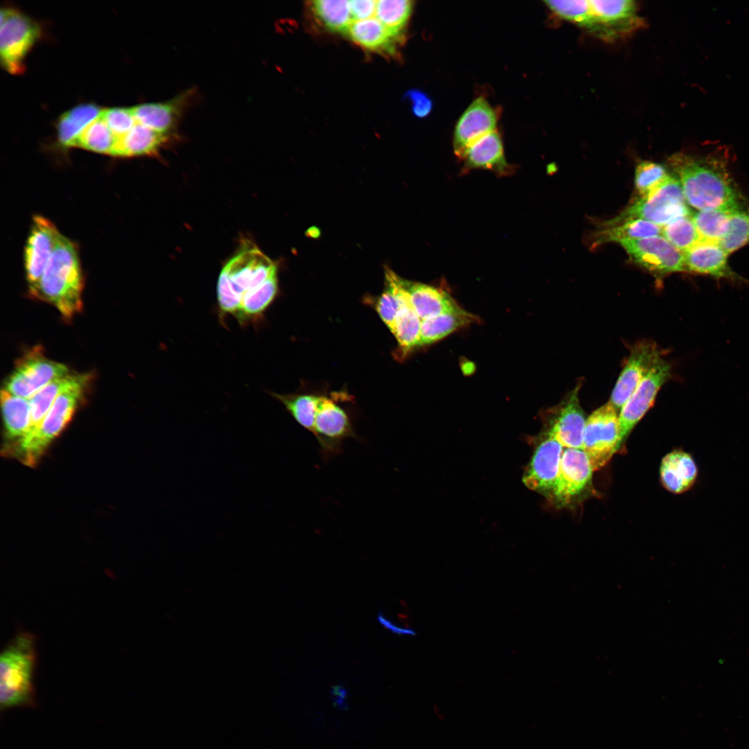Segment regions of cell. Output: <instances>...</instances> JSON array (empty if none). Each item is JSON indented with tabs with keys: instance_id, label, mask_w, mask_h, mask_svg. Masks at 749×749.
<instances>
[{
	"instance_id": "obj_1",
	"label": "cell",
	"mask_w": 749,
	"mask_h": 749,
	"mask_svg": "<svg viewBox=\"0 0 749 749\" xmlns=\"http://www.w3.org/2000/svg\"><path fill=\"white\" fill-rule=\"evenodd\" d=\"M670 162L687 204L698 211L740 208L739 194L720 162L681 154L672 156Z\"/></svg>"
},
{
	"instance_id": "obj_2",
	"label": "cell",
	"mask_w": 749,
	"mask_h": 749,
	"mask_svg": "<svg viewBox=\"0 0 749 749\" xmlns=\"http://www.w3.org/2000/svg\"><path fill=\"white\" fill-rule=\"evenodd\" d=\"M83 288L77 248L60 233L33 296L49 302L64 318L71 319L82 309Z\"/></svg>"
},
{
	"instance_id": "obj_3",
	"label": "cell",
	"mask_w": 749,
	"mask_h": 749,
	"mask_svg": "<svg viewBox=\"0 0 749 749\" xmlns=\"http://www.w3.org/2000/svg\"><path fill=\"white\" fill-rule=\"evenodd\" d=\"M277 273V265L257 248L244 250L231 259L221 270L217 282L220 318H234L243 298Z\"/></svg>"
},
{
	"instance_id": "obj_4",
	"label": "cell",
	"mask_w": 749,
	"mask_h": 749,
	"mask_svg": "<svg viewBox=\"0 0 749 749\" xmlns=\"http://www.w3.org/2000/svg\"><path fill=\"white\" fill-rule=\"evenodd\" d=\"M35 638L20 632L3 649L0 657L1 709L33 705Z\"/></svg>"
},
{
	"instance_id": "obj_5",
	"label": "cell",
	"mask_w": 749,
	"mask_h": 749,
	"mask_svg": "<svg viewBox=\"0 0 749 749\" xmlns=\"http://www.w3.org/2000/svg\"><path fill=\"white\" fill-rule=\"evenodd\" d=\"M92 378L90 373H83L78 382L58 396L40 427L17 442V451L25 464L33 465L51 442L70 422L84 399Z\"/></svg>"
},
{
	"instance_id": "obj_6",
	"label": "cell",
	"mask_w": 749,
	"mask_h": 749,
	"mask_svg": "<svg viewBox=\"0 0 749 749\" xmlns=\"http://www.w3.org/2000/svg\"><path fill=\"white\" fill-rule=\"evenodd\" d=\"M690 214L680 181L669 175L649 193L633 202L620 215L608 222L641 218L662 227Z\"/></svg>"
},
{
	"instance_id": "obj_7",
	"label": "cell",
	"mask_w": 749,
	"mask_h": 749,
	"mask_svg": "<svg viewBox=\"0 0 749 749\" xmlns=\"http://www.w3.org/2000/svg\"><path fill=\"white\" fill-rule=\"evenodd\" d=\"M589 17L583 29L605 42H615L644 28L638 6L632 0H589Z\"/></svg>"
},
{
	"instance_id": "obj_8",
	"label": "cell",
	"mask_w": 749,
	"mask_h": 749,
	"mask_svg": "<svg viewBox=\"0 0 749 749\" xmlns=\"http://www.w3.org/2000/svg\"><path fill=\"white\" fill-rule=\"evenodd\" d=\"M39 23L10 7L1 10L0 55L5 69L12 74L24 71L28 52L40 37Z\"/></svg>"
},
{
	"instance_id": "obj_9",
	"label": "cell",
	"mask_w": 749,
	"mask_h": 749,
	"mask_svg": "<svg viewBox=\"0 0 749 749\" xmlns=\"http://www.w3.org/2000/svg\"><path fill=\"white\" fill-rule=\"evenodd\" d=\"M619 415L610 402L603 404L586 419L583 450L593 471L605 466L619 448Z\"/></svg>"
},
{
	"instance_id": "obj_10",
	"label": "cell",
	"mask_w": 749,
	"mask_h": 749,
	"mask_svg": "<svg viewBox=\"0 0 749 749\" xmlns=\"http://www.w3.org/2000/svg\"><path fill=\"white\" fill-rule=\"evenodd\" d=\"M69 373L65 365L46 357L37 346L18 360L3 389L16 396L29 399L51 381Z\"/></svg>"
},
{
	"instance_id": "obj_11",
	"label": "cell",
	"mask_w": 749,
	"mask_h": 749,
	"mask_svg": "<svg viewBox=\"0 0 749 749\" xmlns=\"http://www.w3.org/2000/svg\"><path fill=\"white\" fill-rule=\"evenodd\" d=\"M671 375V363L662 357L621 407L619 414V447L632 429L653 406L658 391Z\"/></svg>"
},
{
	"instance_id": "obj_12",
	"label": "cell",
	"mask_w": 749,
	"mask_h": 749,
	"mask_svg": "<svg viewBox=\"0 0 749 749\" xmlns=\"http://www.w3.org/2000/svg\"><path fill=\"white\" fill-rule=\"evenodd\" d=\"M593 472L589 460L582 449L565 448L549 497L560 507L571 505L591 490Z\"/></svg>"
},
{
	"instance_id": "obj_13",
	"label": "cell",
	"mask_w": 749,
	"mask_h": 749,
	"mask_svg": "<svg viewBox=\"0 0 749 749\" xmlns=\"http://www.w3.org/2000/svg\"><path fill=\"white\" fill-rule=\"evenodd\" d=\"M619 244L632 261L650 272L667 274L687 272L684 253L662 236H653Z\"/></svg>"
},
{
	"instance_id": "obj_14",
	"label": "cell",
	"mask_w": 749,
	"mask_h": 749,
	"mask_svg": "<svg viewBox=\"0 0 749 749\" xmlns=\"http://www.w3.org/2000/svg\"><path fill=\"white\" fill-rule=\"evenodd\" d=\"M578 383L551 411L546 433L565 448L583 449L585 417L579 400Z\"/></svg>"
},
{
	"instance_id": "obj_15",
	"label": "cell",
	"mask_w": 749,
	"mask_h": 749,
	"mask_svg": "<svg viewBox=\"0 0 749 749\" xmlns=\"http://www.w3.org/2000/svg\"><path fill=\"white\" fill-rule=\"evenodd\" d=\"M312 433L327 456L338 454L344 440L356 437L345 411L325 396H321Z\"/></svg>"
},
{
	"instance_id": "obj_16",
	"label": "cell",
	"mask_w": 749,
	"mask_h": 749,
	"mask_svg": "<svg viewBox=\"0 0 749 749\" xmlns=\"http://www.w3.org/2000/svg\"><path fill=\"white\" fill-rule=\"evenodd\" d=\"M661 358V351L654 342L642 341L633 345L611 394L610 402L617 411Z\"/></svg>"
},
{
	"instance_id": "obj_17",
	"label": "cell",
	"mask_w": 749,
	"mask_h": 749,
	"mask_svg": "<svg viewBox=\"0 0 749 749\" xmlns=\"http://www.w3.org/2000/svg\"><path fill=\"white\" fill-rule=\"evenodd\" d=\"M60 232L46 218L36 216L25 249V268L30 293L33 296L51 256Z\"/></svg>"
},
{
	"instance_id": "obj_18",
	"label": "cell",
	"mask_w": 749,
	"mask_h": 749,
	"mask_svg": "<svg viewBox=\"0 0 749 749\" xmlns=\"http://www.w3.org/2000/svg\"><path fill=\"white\" fill-rule=\"evenodd\" d=\"M497 121L496 111L483 96L474 99L455 126L453 145L456 156L461 159L472 145L495 131Z\"/></svg>"
},
{
	"instance_id": "obj_19",
	"label": "cell",
	"mask_w": 749,
	"mask_h": 749,
	"mask_svg": "<svg viewBox=\"0 0 749 749\" xmlns=\"http://www.w3.org/2000/svg\"><path fill=\"white\" fill-rule=\"evenodd\" d=\"M563 448L555 438L545 433L524 478L528 488L550 495L558 474Z\"/></svg>"
},
{
	"instance_id": "obj_20",
	"label": "cell",
	"mask_w": 749,
	"mask_h": 749,
	"mask_svg": "<svg viewBox=\"0 0 749 749\" xmlns=\"http://www.w3.org/2000/svg\"><path fill=\"white\" fill-rule=\"evenodd\" d=\"M686 271L724 279L734 282H748L728 264V254L718 243L700 240L684 252Z\"/></svg>"
},
{
	"instance_id": "obj_21",
	"label": "cell",
	"mask_w": 749,
	"mask_h": 749,
	"mask_svg": "<svg viewBox=\"0 0 749 749\" xmlns=\"http://www.w3.org/2000/svg\"><path fill=\"white\" fill-rule=\"evenodd\" d=\"M192 94L187 90L169 101L132 107L136 122L160 133H173Z\"/></svg>"
},
{
	"instance_id": "obj_22",
	"label": "cell",
	"mask_w": 749,
	"mask_h": 749,
	"mask_svg": "<svg viewBox=\"0 0 749 749\" xmlns=\"http://www.w3.org/2000/svg\"><path fill=\"white\" fill-rule=\"evenodd\" d=\"M404 284L411 304L421 320L461 309L449 294L440 289L404 279Z\"/></svg>"
},
{
	"instance_id": "obj_23",
	"label": "cell",
	"mask_w": 749,
	"mask_h": 749,
	"mask_svg": "<svg viewBox=\"0 0 749 749\" xmlns=\"http://www.w3.org/2000/svg\"><path fill=\"white\" fill-rule=\"evenodd\" d=\"M467 169H483L506 175L510 172L501 138L497 130L484 136L465 152L461 158Z\"/></svg>"
},
{
	"instance_id": "obj_24",
	"label": "cell",
	"mask_w": 749,
	"mask_h": 749,
	"mask_svg": "<svg viewBox=\"0 0 749 749\" xmlns=\"http://www.w3.org/2000/svg\"><path fill=\"white\" fill-rule=\"evenodd\" d=\"M345 33L362 49L392 55L395 53L397 41L401 40L375 17L353 20Z\"/></svg>"
},
{
	"instance_id": "obj_25",
	"label": "cell",
	"mask_w": 749,
	"mask_h": 749,
	"mask_svg": "<svg viewBox=\"0 0 749 749\" xmlns=\"http://www.w3.org/2000/svg\"><path fill=\"white\" fill-rule=\"evenodd\" d=\"M698 476L697 465L692 456L682 450L666 454L660 465V479L664 487L673 494L687 491Z\"/></svg>"
},
{
	"instance_id": "obj_26",
	"label": "cell",
	"mask_w": 749,
	"mask_h": 749,
	"mask_svg": "<svg viewBox=\"0 0 749 749\" xmlns=\"http://www.w3.org/2000/svg\"><path fill=\"white\" fill-rule=\"evenodd\" d=\"M169 135L136 122L128 132L117 139L111 155L133 157L155 154L167 141Z\"/></svg>"
},
{
	"instance_id": "obj_27",
	"label": "cell",
	"mask_w": 749,
	"mask_h": 749,
	"mask_svg": "<svg viewBox=\"0 0 749 749\" xmlns=\"http://www.w3.org/2000/svg\"><path fill=\"white\" fill-rule=\"evenodd\" d=\"M103 109L87 103L77 105L63 113L56 128L60 144L64 147H74L83 130L100 117Z\"/></svg>"
},
{
	"instance_id": "obj_28",
	"label": "cell",
	"mask_w": 749,
	"mask_h": 749,
	"mask_svg": "<svg viewBox=\"0 0 749 749\" xmlns=\"http://www.w3.org/2000/svg\"><path fill=\"white\" fill-rule=\"evenodd\" d=\"M661 227L641 218H628L617 223L606 222L596 232V243L617 242L637 240L657 236Z\"/></svg>"
},
{
	"instance_id": "obj_29",
	"label": "cell",
	"mask_w": 749,
	"mask_h": 749,
	"mask_svg": "<svg viewBox=\"0 0 749 749\" xmlns=\"http://www.w3.org/2000/svg\"><path fill=\"white\" fill-rule=\"evenodd\" d=\"M1 404L7 436L17 438H24L31 426V405L29 399L12 395L2 388Z\"/></svg>"
},
{
	"instance_id": "obj_30",
	"label": "cell",
	"mask_w": 749,
	"mask_h": 749,
	"mask_svg": "<svg viewBox=\"0 0 749 749\" xmlns=\"http://www.w3.org/2000/svg\"><path fill=\"white\" fill-rule=\"evenodd\" d=\"M83 374L69 373L56 379L42 388L29 398L31 420L29 431L26 436L33 433L40 427L58 396L78 382L82 377Z\"/></svg>"
},
{
	"instance_id": "obj_31",
	"label": "cell",
	"mask_w": 749,
	"mask_h": 749,
	"mask_svg": "<svg viewBox=\"0 0 749 749\" xmlns=\"http://www.w3.org/2000/svg\"><path fill=\"white\" fill-rule=\"evenodd\" d=\"M421 319L413 309L405 289L396 318L393 334L398 343L400 356H404L420 346Z\"/></svg>"
},
{
	"instance_id": "obj_32",
	"label": "cell",
	"mask_w": 749,
	"mask_h": 749,
	"mask_svg": "<svg viewBox=\"0 0 749 749\" xmlns=\"http://www.w3.org/2000/svg\"><path fill=\"white\" fill-rule=\"evenodd\" d=\"M474 320V316L460 309L422 320L420 346L433 343Z\"/></svg>"
},
{
	"instance_id": "obj_33",
	"label": "cell",
	"mask_w": 749,
	"mask_h": 749,
	"mask_svg": "<svg viewBox=\"0 0 749 749\" xmlns=\"http://www.w3.org/2000/svg\"><path fill=\"white\" fill-rule=\"evenodd\" d=\"M308 3L316 22L328 31L345 33L353 21L350 1L316 0Z\"/></svg>"
},
{
	"instance_id": "obj_34",
	"label": "cell",
	"mask_w": 749,
	"mask_h": 749,
	"mask_svg": "<svg viewBox=\"0 0 749 749\" xmlns=\"http://www.w3.org/2000/svg\"><path fill=\"white\" fill-rule=\"evenodd\" d=\"M302 427L312 433L321 396L311 394L270 393Z\"/></svg>"
},
{
	"instance_id": "obj_35",
	"label": "cell",
	"mask_w": 749,
	"mask_h": 749,
	"mask_svg": "<svg viewBox=\"0 0 749 749\" xmlns=\"http://www.w3.org/2000/svg\"><path fill=\"white\" fill-rule=\"evenodd\" d=\"M733 212L710 209L693 214L691 218L700 240L719 243L727 231Z\"/></svg>"
},
{
	"instance_id": "obj_36",
	"label": "cell",
	"mask_w": 749,
	"mask_h": 749,
	"mask_svg": "<svg viewBox=\"0 0 749 749\" xmlns=\"http://www.w3.org/2000/svg\"><path fill=\"white\" fill-rule=\"evenodd\" d=\"M413 1L409 0L377 1L376 18L392 33L401 38L402 31L409 21Z\"/></svg>"
},
{
	"instance_id": "obj_37",
	"label": "cell",
	"mask_w": 749,
	"mask_h": 749,
	"mask_svg": "<svg viewBox=\"0 0 749 749\" xmlns=\"http://www.w3.org/2000/svg\"><path fill=\"white\" fill-rule=\"evenodd\" d=\"M117 139L100 115L80 134L76 147L111 155Z\"/></svg>"
},
{
	"instance_id": "obj_38",
	"label": "cell",
	"mask_w": 749,
	"mask_h": 749,
	"mask_svg": "<svg viewBox=\"0 0 749 749\" xmlns=\"http://www.w3.org/2000/svg\"><path fill=\"white\" fill-rule=\"evenodd\" d=\"M661 229L662 236L683 253L700 241L690 215L675 219Z\"/></svg>"
},
{
	"instance_id": "obj_39",
	"label": "cell",
	"mask_w": 749,
	"mask_h": 749,
	"mask_svg": "<svg viewBox=\"0 0 749 749\" xmlns=\"http://www.w3.org/2000/svg\"><path fill=\"white\" fill-rule=\"evenodd\" d=\"M749 243V209L733 212L727 231L719 244L730 255Z\"/></svg>"
},
{
	"instance_id": "obj_40",
	"label": "cell",
	"mask_w": 749,
	"mask_h": 749,
	"mask_svg": "<svg viewBox=\"0 0 749 749\" xmlns=\"http://www.w3.org/2000/svg\"><path fill=\"white\" fill-rule=\"evenodd\" d=\"M545 6L557 17L583 28L589 13V0L544 1Z\"/></svg>"
},
{
	"instance_id": "obj_41",
	"label": "cell",
	"mask_w": 749,
	"mask_h": 749,
	"mask_svg": "<svg viewBox=\"0 0 749 749\" xmlns=\"http://www.w3.org/2000/svg\"><path fill=\"white\" fill-rule=\"evenodd\" d=\"M669 175L663 165L651 161H642L635 168V188L641 197L644 196L660 184Z\"/></svg>"
},
{
	"instance_id": "obj_42",
	"label": "cell",
	"mask_w": 749,
	"mask_h": 749,
	"mask_svg": "<svg viewBox=\"0 0 749 749\" xmlns=\"http://www.w3.org/2000/svg\"><path fill=\"white\" fill-rule=\"evenodd\" d=\"M101 117L117 139L128 132L136 123L132 107L103 109Z\"/></svg>"
},
{
	"instance_id": "obj_43",
	"label": "cell",
	"mask_w": 749,
	"mask_h": 749,
	"mask_svg": "<svg viewBox=\"0 0 749 749\" xmlns=\"http://www.w3.org/2000/svg\"><path fill=\"white\" fill-rule=\"evenodd\" d=\"M406 96L411 101L412 110L418 117H424L430 112L432 103L429 97L417 89L409 90Z\"/></svg>"
},
{
	"instance_id": "obj_44",
	"label": "cell",
	"mask_w": 749,
	"mask_h": 749,
	"mask_svg": "<svg viewBox=\"0 0 749 749\" xmlns=\"http://www.w3.org/2000/svg\"><path fill=\"white\" fill-rule=\"evenodd\" d=\"M377 1H350V8L353 20H362L373 17L376 12Z\"/></svg>"
},
{
	"instance_id": "obj_45",
	"label": "cell",
	"mask_w": 749,
	"mask_h": 749,
	"mask_svg": "<svg viewBox=\"0 0 749 749\" xmlns=\"http://www.w3.org/2000/svg\"><path fill=\"white\" fill-rule=\"evenodd\" d=\"M330 695L334 705L339 709L346 710L349 709L347 701V690L342 684L334 685L331 688Z\"/></svg>"
},
{
	"instance_id": "obj_46",
	"label": "cell",
	"mask_w": 749,
	"mask_h": 749,
	"mask_svg": "<svg viewBox=\"0 0 749 749\" xmlns=\"http://www.w3.org/2000/svg\"><path fill=\"white\" fill-rule=\"evenodd\" d=\"M379 622L387 630L391 632L398 635H415V632L409 628L400 627L393 623L390 619L386 618L382 611H379L377 616Z\"/></svg>"
}]
</instances>
